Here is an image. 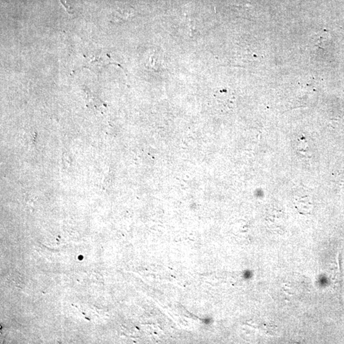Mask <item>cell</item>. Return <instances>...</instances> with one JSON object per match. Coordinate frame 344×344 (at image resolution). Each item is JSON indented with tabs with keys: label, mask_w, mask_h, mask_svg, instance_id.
Wrapping results in <instances>:
<instances>
[{
	"label": "cell",
	"mask_w": 344,
	"mask_h": 344,
	"mask_svg": "<svg viewBox=\"0 0 344 344\" xmlns=\"http://www.w3.org/2000/svg\"><path fill=\"white\" fill-rule=\"evenodd\" d=\"M61 1H62V3L63 4H64V6H65V8H66V10L68 11L69 13H71V6L69 0H61Z\"/></svg>",
	"instance_id": "3957f363"
},
{
	"label": "cell",
	"mask_w": 344,
	"mask_h": 344,
	"mask_svg": "<svg viewBox=\"0 0 344 344\" xmlns=\"http://www.w3.org/2000/svg\"><path fill=\"white\" fill-rule=\"evenodd\" d=\"M163 55L157 50L152 51L149 57L148 58L147 68L152 69L155 71L160 70L163 66Z\"/></svg>",
	"instance_id": "7a4b0ae2"
},
{
	"label": "cell",
	"mask_w": 344,
	"mask_h": 344,
	"mask_svg": "<svg viewBox=\"0 0 344 344\" xmlns=\"http://www.w3.org/2000/svg\"><path fill=\"white\" fill-rule=\"evenodd\" d=\"M85 60L82 63L83 68L88 69L94 73L99 74L101 70L111 64L109 56L104 53H93L91 55L85 56Z\"/></svg>",
	"instance_id": "6da1fadb"
}]
</instances>
